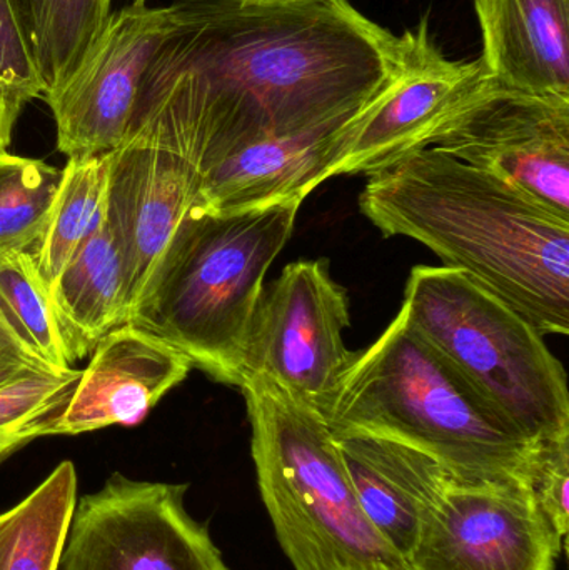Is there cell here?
I'll use <instances>...</instances> for the list:
<instances>
[{"mask_svg": "<svg viewBox=\"0 0 569 570\" xmlns=\"http://www.w3.org/2000/svg\"><path fill=\"white\" fill-rule=\"evenodd\" d=\"M323 417L333 435L398 442L461 478L530 482L537 444L488 407L400 314L356 354Z\"/></svg>", "mask_w": 569, "mask_h": 570, "instance_id": "3", "label": "cell"}, {"mask_svg": "<svg viewBox=\"0 0 569 570\" xmlns=\"http://www.w3.org/2000/svg\"><path fill=\"white\" fill-rule=\"evenodd\" d=\"M561 551L530 482L444 471L424 495L408 570H557Z\"/></svg>", "mask_w": 569, "mask_h": 570, "instance_id": "7", "label": "cell"}, {"mask_svg": "<svg viewBox=\"0 0 569 570\" xmlns=\"http://www.w3.org/2000/svg\"><path fill=\"white\" fill-rule=\"evenodd\" d=\"M426 147L494 174L569 219V102L510 92L490 79Z\"/></svg>", "mask_w": 569, "mask_h": 570, "instance_id": "11", "label": "cell"}, {"mask_svg": "<svg viewBox=\"0 0 569 570\" xmlns=\"http://www.w3.org/2000/svg\"><path fill=\"white\" fill-rule=\"evenodd\" d=\"M530 489L561 552L569 532V435L538 442L530 469Z\"/></svg>", "mask_w": 569, "mask_h": 570, "instance_id": "26", "label": "cell"}, {"mask_svg": "<svg viewBox=\"0 0 569 570\" xmlns=\"http://www.w3.org/2000/svg\"><path fill=\"white\" fill-rule=\"evenodd\" d=\"M12 124L7 120L6 110H3L2 100H0V156L7 154V147L12 140Z\"/></svg>", "mask_w": 569, "mask_h": 570, "instance_id": "28", "label": "cell"}, {"mask_svg": "<svg viewBox=\"0 0 569 570\" xmlns=\"http://www.w3.org/2000/svg\"><path fill=\"white\" fill-rule=\"evenodd\" d=\"M80 371L42 374L0 387V464L56 428L76 391Z\"/></svg>", "mask_w": 569, "mask_h": 570, "instance_id": "24", "label": "cell"}, {"mask_svg": "<svg viewBox=\"0 0 569 570\" xmlns=\"http://www.w3.org/2000/svg\"><path fill=\"white\" fill-rule=\"evenodd\" d=\"M401 63L394 79L341 132L326 180L387 169L463 109L488 82L483 60L444 56L428 17L400 36Z\"/></svg>", "mask_w": 569, "mask_h": 570, "instance_id": "10", "label": "cell"}, {"mask_svg": "<svg viewBox=\"0 0 569 570\" xmlns=\"http://www.w3.org/2000/svg\"><path fill=\"white\" fill-rule=\"evenodd\" d=\"M174 3L110 12L72 76L46 97L67 157L104 156L126 139L144 80L176 29Z\"/></svg>", "mask_w": 569, "mask_h": 570, "instance_id": "12", "label": "cell"}, {"mask_svg": "<svg viewBox=\"0 0 569 570\" xmlns=\"http://www.w3.org/2000/svg\"><path fill=\"white\" fill-rule=\"evenodd\" d=\"M107 154L67 157L42 239L32 256L50 285L106 216Z\"/></svg>", "mask_w": 569, "mask_h": 570, "instance_id": "20", "label": "cell"}, {"mask_svg": "<svg viewBox=\"0 0 569 570\" xmlns=\"http://www.w3.org/2000/svg\"><path fill=\"white\" fill-rule=\"evenodd\" d=\"M42 374H63L42 361L0 311V387Z\"/></svg>", "mask_w": 569, "mask_h": 570, "instance_id": "27", "label": "cell"}, {"mask_svg": "<svg viewBox=\"0 0 569 570\" xmlns=\"http://www.w3.org/2000/svg\"><path fill=\"white\" fill-rule=\"evenodd\" d=\"M401 317L531 444L569 435L568 377L523 315L457 267L418 266Z\"/></svg>", "mask_w": 569, "mask_h": 570, "instance_id": "6", "label": "cell"}, {"mask_svg": "<svg viewBox=\"0 0 569 570\" xmlns=\"http://www.w3.org/2000/svg\"><path fill=\"white\" fill-rule=\"evenodd\" d=\"M360 209L386 237L426 246L541 335L569 332V219L436 147L370 176Z\"/></svg>", "mask_w": 569, "mask_h": 570, "instance_id": "2", "label": "cell"}, {"mask_svg": "<svg viewBox=\"0 0 569 570\" xmlns=\"http://www.w3.org/2000/svg\"><path fill=\"white\" fill-rule=\"evenodd\" d=\"M133 2H136V3H147V0H133Z\"/></svg>", "mask_w": 569, "mask_h": 570, "instance_id": "29", "label": "cell"}, {"mask_svg": "<svg viewBox=\"0 0 569 570\" xmlns=\"http://www.w3.org/2000/svg\"><path fill=\"white\" fill-rule=\"evenodd\" d=\"M350 324V298L331 277L327 261L290 264L261 292L243 377L264 375L323 414L356 358L344 344Z\"/></svg>", "mask_w": 569, "mask_h": 570, "instance_id": "8", "label": "cell"}, {"mask_svg": "<svg viewBox=\"0 0 569 570\" xmlns=\"http://www.w3.org/2000/svg\"><path fill=\"white\" fill-rule=\"evenodd\" d=\"M49 294L70 365L126 324V277L106 216L49 285Z\"/></svg>", "mask_w": 569, "mask_h": 570, "instance_id": "18", "label": "cell"}, {"mask_svg": "<svg viewBox=\"0 0 569 570\" xmlns=\"http://www.w3.org/2000/svg\"><path fill=\"white\" fill-rule=\"evenodd\" d=\"M126 139L197 174L253 144L353 116L394 79L400 36L350 0H174Z\"/></svg>", "mask_w": 569, "mask_h": 570, "instance_id": "1", "label": "cell"}, {"mask_svg": "<svg viewBox=\"0 0 569 570\" xmlns=\"http://www.w3.org/2000/svg\"><path fill=\"white\" fill-rule=\"evenodd\" d=\"M301 204L229 214L190 206L126 324L163 338L214 381L239 387L264 277L291 239Z\"/></svg>", "mask_w": 569, "mask_h": 570, "instance_id": "4", "label": "cell"}, {"mask_svg": "<svg viewBox=\"0 0 569 570\" xmlns=\"http://www.w3.org/2000/svg\"><path fill=\"white\" fill-rule=\"evenodd\" d=\"M334 439L361 511L406 562L416 541L424 495L447 468L386 439L356 434Z\"/></svg>", "mask_w": 569, "mask_h": 570, "instance_id": "17", "label": "cell"}, {"mask_svg": "<svg viewBox=\"0 0 569 570\" xmlns=\"http://www.w3.org/2000/svg\"><path fill=\"white\" fill-rule=\"evenodd\" d=\"M356 114L233 154L200 174L193 206L206 213L229 214L303 203L326 180L341 132Z\"/></svg>", "mask_w": 569, "mask_h": 570, "instance_id": "15", "label": "cell"}, {"mask_svg": "<svg viewBox=\"0 0 569 570\" xmlns=\"http://www.w3.org/2000/svg\"><path fill=\"white\" fill-rule=\"evenodd\" d=\"M110 3L112 0H30V43L46 97L82 62L109 19Z\"/></svg>", "mask_w": 569, "mask_h": 570, "instance_id": "21", "label": "cell"}, {"mask_svg": "<svg viewBox=\"0 0 569 570\" xmlns=\"http://www.w3.org/2000/svg\"><path fill=\"white\" fill-rule=\"evenodd\" d=\"M0 311L46 364L57 372L72 368L57 331L49 285L29 253L0 250Z\"/></svg>", "mask_w": 569, "mask_h": 570, "instance_id": "23", "label": "cell"}, {"mask_svg": "<svg viewBox=\"0 0 569 570\" xmlns=\"http://www.w3.org/2000/svg\"><path fill=\"white\" fill-rule=\"evenodd\" d=\"M239 387L261 498L294 570H408L361 511L323 414L264 375Z\"/></svg>", "mask_w": 569, "mask_h": 570, "instance_id": "5", "label": "cell"}, {"mask_svg": "<svg viewBox=\"0 0 569 570\" xmlns=\"http://www.w3.org/2000/svg\"><path fill=\"white\" fill-rule=\"evenodd\" d=\"M187 489L114 472L77 501L60 570H229Z\"/></svg>", "mask_w": 569, "mask_h": 570, "instance_id": "9", "label": "cell"}, {"mask_svg": "<svg viewBox=\"0 0 569 570\" xmlns=\"http://www.w3.org/2000/svg\"><path fill=\"white\" fill-rule=\"evenodd\" d=\"M76 504V468L63 461L0 514V570H60Z\"/></svg>", "mask_w": 569, "mask_h": 570, "instance_id": "19", "label": "cell"}, {"mask_svg": "<svg viewBox=\"0 0 569 570\" xmlns=\"http://www.w3.org/2000/svg\"><path fill=\"white\" fill-rule=\"evenodd\" d=\"M484 70L500 89L569 102V0H474Z\"/></svg>", "mask_w": 569, "mask_h": 570, "instance_id": "16", "label": "cell"}, {"mask_svg": "<svg viewBox=\"0 0 569 570\" xmlns=\"http://www.w3.org/2000/svg\"><path fill=\"white\" fill-rule=\"evenodd\" d=\"M193 371V362L163 338L122 324L96 345L56 435L134 425Z\"/></svg>", "mask_w": 569, "mask_h": 570, "instance_id": "14", "label": "cell"}, {"mask_svg": "<svg viewBox=\"0 0 569 570\" xmlns=\"http://www.w3.org/2000/svg\"><path fill=\"white\" fill-rule=\"evenodd\" d=\"M62 169L27 157L0 156V250L32 254L42 239Z\"/></svg>", "mask_w": 569, "mask_h": 570, "instance_id": "22", "label": "cell"}, {"mask_svg": "<svg viewBox=\"0 0 569 570\" xmlns=\"http://www.w3.org/2000/svg\"><path fill=\"white\" fill-rule=\"evenodd\" d=\"M197 183L189 163L160 147L124 140L107 153L106 220L122 259L127 317L193 206Z\"/></svg>", "mask_w": 569, "mask_h": 570, "instance_id": "13", "label": "cell"}, {"mask_svg": "<svg viewBox=\"0 0 569 570\" xmlns=\"http://www.w3.org/2000/svg\"><path fill=\"white\" fill-rule=\"evenodd\" d=\"M43 97L46 83L37 69L22 3L0 0V100L7 120L16 126L23 107Z\"/></svg>", "mask_w": 569, "mask_h": 570, "instance_id": "25", "label": "cell"}]
</instances>
